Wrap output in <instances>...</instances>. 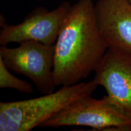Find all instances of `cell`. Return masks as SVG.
<instances>
[{"mask_svg": "<svg viewBox=\"0 0 131 131\" xmlns=\"http://www.w3.org/2000/svg\"><path fill=\"white\" fill-rule=\"evenodd\" d=\"M54 45L56 86L77 84L95 71L108 47L93 0H79L72 5Z\"/></svg>", "mask_w": 131, "mask_h": 131, "instance_id": "6da1fadb", "label": "cell"}, {"mask_svg": "<svg viewBox=\"0 0 131 131\" xmlns=\"http://www.w3.org/2000/svg\"><path fill=\"white\" fill-rule=\"evenodd\" d=\"M98 84L92 80L40 97L0 103V131H29L52 117L72 101L92 95Z\"/></svg>", "mask_w": 131, "mask_h": 131, "instance_id": "7a4b0ae2", "label": "cell"}, {"mask_svg": "<svg viewBox=\"0 0 131 131\" xmlns=\"http://www.w3.org/2000/svg\"><path fill=\"white\" fill-rule=\"evenodd\" d=\"M73 126L90 127L92 130L131 131V113L107 95L96 99L89 95L70 103L40 127Z\"/></svg>", "mask_w": 131, "mask_h": 131, "instance_id": "3957f363", "label": "cell"}, {"mask_svg": "<svg viewBox=\"0 0 131 131\" xmlns=\"http://www.w3.org/2000/svg\"><path fill=\"white\" fill-rule=\"evenodd\" d=\"M55 45L24 41L15 48L0 47V58L8 69L29 78L42 95L53 92Z\"/></svg>", "mask_w": 131, "mask_h": 131, "instance_id": "277c9868", "label": "cell"}, {"mask_svg": "<svg viewBox=\"0 0 131 131\" xmlns=\"http://www.w3.org/2000/svg\"><path fill=\"white\" fill-rule=\"evenodd\" d=\"M71 6L64 1L52 11L43 7L36 8L16 25L7 24L1 15L0 45L32 40L54 45Z\"/></svg>", "mask_w": 131, "mask_h": 131, "instance_id": "5b68a950", "label": "cell"}, {"mask_svg": "<svg viewBox=\"0 0 131 131\" xmlns=\"http://www.w3.org/2000/svg\"><path fill=\"white\" fill-rule=\"evenodd\" d=\"M93 80L107 95L131 113V53L108 49Z\"/></svg>", "mask_w": 131, "mask_h": 131, "instance_id": "8992f818", "label": "cell"}, {"mask_svg": "<svg viewBox=\"0 0 131 131\" xmlns=\"http://www.w3.org/2000/svg\"><path fill=\"white\" fill-rule=\"evenodd\" d=\"M98 26L108 49L131 53V3L129 0H98Z\"/></svg>", "mask_w": 131, "mask_h": 131, "instance_id": "52a82bcc", "label": "cell"}, {"mask_svg": "<svg viewBox=\"0 0 131 131\" xmlns=\"http://www.w3.org/2000/svg\"><path fill=\"white\" fill-rule=\"evenodd\" d=\"M0 88L13 89L21 92L31 94L34 87L29 82L16 77L10 72V69L0 58Z\"/></svg>", "mask_w": 131, "mask_h": 131, "instance_id": "ba28073f", "label": "cell"}, {"mask_svg": "<svg viewBox=\"0 0 131 131\" xmlns=\"http://www.w3.org/2000/svg\"><path fill=\"white\" fill-rule=\"evenodd\" d=\"M36 1H45V0H36Z\"/></svg>", "mask_w": 131, "mask_h": 131, "instance_id": "9c48e42d", "label": "cell"}, {"mask_svg": "<svg viewBox=\"0 0 131 131\" xmlns=\"http://www.w3.org/2000/svg\"><path fill=\"white\" fill-rule=\"evenodd\" d=\"M129 1H130V3H131V0H129Z\"/></svg>", "mask_w": 131, "mask_h": 131, "instance_id": "30bf717a", "label": "cell"}]
</instances>
